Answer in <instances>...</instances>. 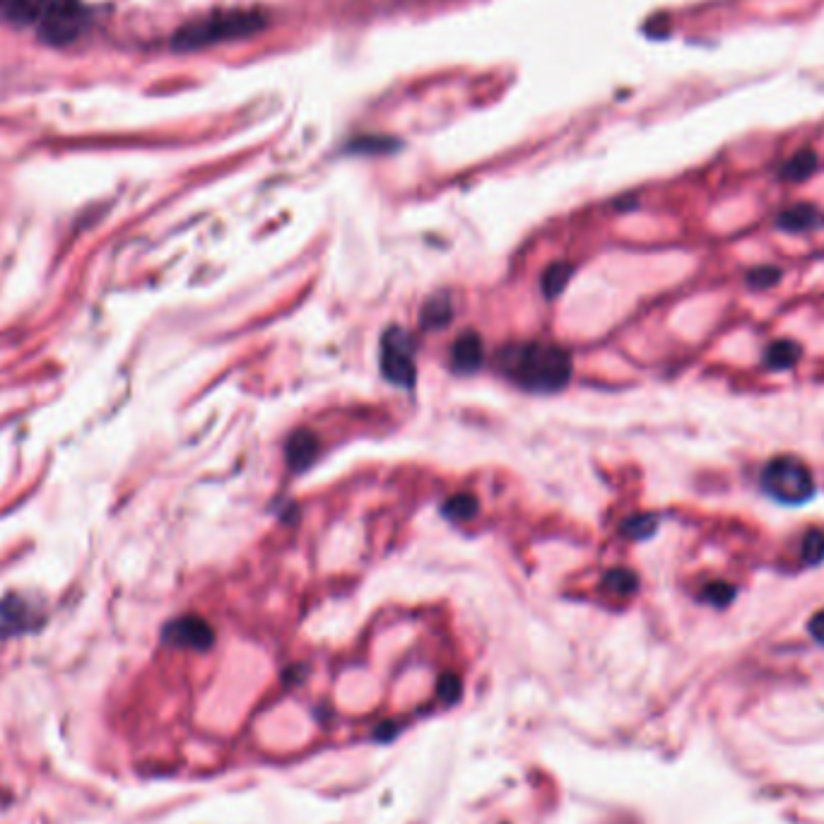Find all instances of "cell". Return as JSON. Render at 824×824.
Here are the masks:
<instances>
[{
	"instance_id": "cell-1",
	"label": "cell",
	"mask_w": 824,
	"mask_h": 824,
	"mask_svg": "<svg viewBox=\"0 0 824 824\" xmlns=\"http://www.w3.org/2000/svg\"><path fill=\"white\" fill-rule=\"evenodd\" d=\"M494 367L523 391L557 393L572 379V355L555 343H511L499 347Z\"/></svg>"
},
{
	"instance_id": "cell-2",
	"label": "cell",
	"mask_w": 824,
	"mask_h": 824,
	"mask_svg": "<svg viewBox=\"0 0 824 824\" xmlns=\"http://www.w3.org/2000/svg\"><path fill=\"white\" fill-rule=\"evenodd\" d=\"M759 485L774 502L786 506H800L815 497V478L812 470L796 456H776L764 463Z\"/></svg>"
},
{
	"instance_id": "cell-3",
	"label": "cell",
	"mask_w": 824,
	"mask_h": 824,
	"mask_svg": "<svg viewBox=\"0 0 824 824\" xmlns=\"http://www.w3.org/2000/svg\"><path fill=\"white\" fill-rule=\"evenodd\" d=\"M258 27L256 15H217L208 20L193 22L176 34V46L181 49H198V46L215 44L222 39H234L239 34H249Z\"/></svg>"
},
{
	"instance_id": "cell-4",
	"label": "cell",
	"mask_w": 824,
	"mask_h": 824,
	"mask_svg": "<svg viewBox=\"0 0 824 824\" xmlns=\"http://www.w3.org/2000/svg\"><path fill=\"white\" fill-rule=\"evenodd\" d=\"M381 372L391 384L400 388L415 386V343H412L410 333L400 326L388 328L381 338Z\"/></svg>"
},
{
	"instance_id": "cell-5",
	"label": "cell",
	"mask_w": 824,
	"mask_h": 824,
	"mask_svg": "<svg viewBox=\"0 0 824 824\" xmlns=\"http://www.w3.org/2000/svg\"><path fill=\"white\" fill-rule=\"evenodd\" d=\"M90 27V10L80 0H54L44 20L39 22V37L54 46L70 44Z\"/></svg>"
},
{
	"instance_id": "cell-6",
	"label": "cell",
	"mask_w": 824,
	"mask_h": 824,
	"mask_svg": "<svg viewBox=\"0 0 824 824\" xmlns=\"http://www.w3.org/2000/svg\"><path fill=\"white\" fill-rule=\"evenodd\" d=\"M164 641L179 649H193V651H208L215 644L213 627L196 615L179 617V620L169 622L164 627Z\"/></svg>"
},
{
	"instance_id": "cell-7",
	"label": "cell",
	"mask_w": 824,
	"mask_h": 824,
	"mask_svg": "<svg viewBox=\"0 0 824 824\" xmlns=\"http://www.w3.org/2000/svg\"><path fill=\"white\" fill-rule=\"evenodd\" d=\"M54 0H0V20L15 27H39Z\"/></svg>"
},
{
	"instance_id": "cell-8",
	"label": "cell",
	"mask_w": 824,
	"mask_h": 824,
	"mask_svg": "<svg viewBox=\"0 0 824 824\" xmlns=\"http://www.w3.org/2000/svg\"><path fill=\"white\" fill-rule=\"evenodd\" d=\"M485 362V347H482L480 335L475 331H466L456 338L451 347V369L456 374H473L478 372Z\"/></svg>"
},
{
	"instance_id": "cell-9",
	"label": "cell",
	"mask_w": 824,
	"mask_h": 824,
	"mask_svg": "<svg viewBox=\"0 0 824 824\" xmlns=\"http://www.w3.org/2000/svg\"><path fill=\"white\" fill-rule=\"evenodd\" d=\"M34 625H37V617H34V610L29 608L27 600L13 596L0 603V639L15 637V634L27 632Z\"/></svg>"
},
{
	"instance_id": "cell-10",
	"label": "cell",
	"mask_w": 824,
	"mask_h": 824,
	"mask_svg": "<svg viewBox=\"0 0 824 824\" xmlns=\"http://www.w3.org/2000/svg\"><path fill=\"white\" fill-rule=\"evenodd\" d=\"M285 456L294 473H304V470H309L311 463L316 461V456H319V439H316L309 429H299V432H294L292 437L287 439Z\"/></svg>"
},
{
	"instance_id": "cell-11",
	"label": "cell",
	"mask_w": 824,
	"mask_h": 824,
	"mask_svg": "<svg viewBox=\"0 0 824 824\" xmlns=\"http://www.w3.org/2000/svg\"><path fill=\"white\" fill-rule=\"evenodd\" d=\"M776 225H779L784 232L791 234H805L812 232V229H820L824 225V215L815 205H791L784 213L776 217Z\"/></svg>"
},
{
	"instance_id": "cell-12",
	"label": "cell",
	"mask_w": 824,
	"mask_h": 824,
	"mask_svg": "<svg viewBox=\"0 0 824 824\" xmlns=\"http://www.w3.org/2000/svg\"><path fill=\"white\" fill-rule=\"evenodd\" d=\"M800 357H803V347L796 340H776V343H771L764 350V364H767L771 372L793 369L800 362Z\"/></svg>"
},
{
	"instance_id": "cell-13",
	"label": "cell",
	"mask_w": 824,
	"mask_h": 824,
	"mask_svg": "<svg viewBox=\"0 0 824 824\" xmlns=\"http://www.w3.org/2000/svg\"><path fill=\"white\" fill-rule=\"evenodd\" d=\"M817 155L812 150H798L796 155L788 157L784 167H781V179L791 181V184H800L808 181L812 174L817 172Z\"/></svg>"
},
{
	"instance_id": "cell-14",
	"label": "cell",
	"mask_w": 824,
	"mask_h": 824,
	"mask_svg": "<svg viewBox=\"0 0 824 824\" xmlns=\"http://www.w3.org/2000/svg\"><path fill=\"white\" fill-rule=\"evenodd\" d=\"M451 316V299L444 297V294H437V297L429 299L425 309H422V323H425V328H444L446 323L451 321Z\"/></svg>"
},
{
	"instance_id": "cell-15",
	"label": "cell",
	"mask_w": 824,
	"mask_h": 824,
	"mask_svg": "<svg viewBox=\"0 0 824 824\" xmlns=\"http://www.w3.org/2000/svg\"><path fill=\"white\" fill-rule=\"evenodd\" d=\"M572 266H567V263H552L550 268L545 270L543 275V292L547 299H555L562 294L564 287H567L569 278H572Z\"/></svg>"
},
{
	"instance_id": "cell-16",
	"label": "cell",
	"mask_w": 824,
	"mask_h": 824,
	"mask_svg": "<svg viewBox=\"0 0 824 824\" xmlns=\"http://www.w3.org/2000/svg\"><path fill=\"white\" fill-rule=\"evenodd\" d=\"M441 511L451 521H468L478 511V499L473 494H453L449 502H444V506H441Z\"/></svg>"
},
{
	"instance_id": "cell-17",
	"label": "cell",
	"mask_w": 824,
	"mask_h": 824,
	"mask_svg": "<svg viewBox=\"0 0 824 824\" xmlns=\"http://www.w3.org/2000/svg\"><path fill=\"white\" fill-rule=\"evenodd\" d=\"M784 278V273H781V268L776 266H757L752 268L750 273L745 275V282L747 287H752V290L757 292H764V290H771V287H776Z\"/></svg>"
},
{
	"instance_id": "cell-18",
	"label": "cell",
	"mask_w": 824,
	"mask_h": 824,
	"mask_svg": "<svg viewBox=\"0 0 824 824\" xmlns=\"http://www.w3.org/2000/svg\"><path fill=\"white\" fill-rule=\"evenodd\" d=\"M803 562L808 567H820L824 562V531L822 528H810L803 538Z\"/></svg>"
},
{
	"instance_id": "cell-19",
	"label": "cell",
	"mask_w": 824,
	"mask_h": 824,
	"mask_svg": "<svg viewBox=\"0 0 824 824\" xmlns=\"http://www.w3.org/2000/svg\"><path fill=\"white\" fill-rule=\"evenodd\" d=\"M735 586L733 584H726V581H714V584H709L702 591V598L704 603L714 605V608H726V605L733 603L735 598Z\"/></svg>"
},
{
	"instance_id": "cell-20",
	"label": "cell",
	"mask_w": 824,
	"mask_h": 824,
	"mask_svg": "<svg viewBox=\"0 0 824 824\" xmlns=\"http://www.w3.org/2000/svg\"><path fill=\"white\" fill-rule=\"evenodd\" d=\"M656 528H658V519H656V516H651V514L634 516V519L622 523V533L629 535V538H634V540L651 538V535L656 533Z\"/></svg>"
},
{
	"instance_id": "cell-21",
	"label": "cell",
	"mask_w": 824,
	"mask_h": 824,
	"mask_svg": "<svg viewBox=\"0 0 824 824\" xmlns=\"http://www.w3.org/2000/svg\"><path fill=\"white\" fill-rule=\"evenodd\" d=\"M605 586L610 591L620 593V596H627V593H634L639 586L637 574L629 572V569H612V572L605 574Z\"/></svg>"
},
{
	"instance_id": "cell-22",
	"label": "cell",
	"mask_w": 824,
	"mask_h": 824,
	"mask_svg": "<svg viewBox=\"0 0 824 824\" xmlns=\"http://www.w3.org/2000/svg\"><path fill=\"white\" fill-rule=\"evenodd\" d=\"M439 694L446 699V702H456V699L461 697V680H458L456 675H446V678H441Z\"/></svg>"
},
{
	"instance_id": "cell-23",
	"label": "cell",
	"mask_w": 824,
	"mask_h": 824,
	"mask_svg": "<svg viewBox=\"0 0 824 824\" xmlns=\"http://www.w3.org/2000/svg\"><path fill=\"white\" fill-rule=\"evenodd\" d=\"M808 629H810L812 639L820 641V644L824 646V610L815 612V615H812V620L808 622Z\"/></svg>"
}]
</instances>
